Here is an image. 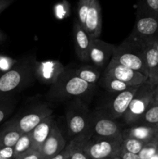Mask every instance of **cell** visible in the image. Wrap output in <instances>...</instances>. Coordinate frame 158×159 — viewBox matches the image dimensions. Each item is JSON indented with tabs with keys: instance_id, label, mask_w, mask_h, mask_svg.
I'll return each instance as SVG.
<instances>
[{
	"instance_id": "obj_1",
	"label": "cell",
	"mask_w": 158,
	"mask_h": 159,
	"mask_svg": "<svg viewBox=\"0 0 158 159\" xmlns=\"http://www.w3.org/2000/svg\"><path fill=\"white\" fill-rule=\"evenodd\" d=\"M128 37L142 48L158 40V13L149 9L143 0L138 3L136 21Z\"/></svg>"
},
{
	"instance_id": "obj_2",
	"label": "cell",
	"mask_w": 158,
	"mask_h": 159,
	"mask_svg": "<svg viewBox=\"0 0 158 159\" xmlns=\"http://www.w3.org/2000/svg\"><path fill=\"white\" fill-rule=\"evenodd\" d=\"M94 86L76 76L73 70H65L58 80L53 84L46 96L55 101L80 98L92 92Z\"/></svg>"
},
{
	"instance_id": "obj_3",
	"label": "cell",
	"mask_w": 158,
	"mask_h": 159,
	"mask_svg": "<svg viewBox=\"0 0 158 159\" xmlns=\"http://www.w3.org/2000/svg\"><path fill=\"white\" fill-rule=\"evenodd\" d=\"M34 63L30 61H17L10 70L0 74V101L9 99L33 80Z\"/></svg>"
},
{
	"instance_id": "obj_4",
	"label": "cell",
	"mask_w": 158,
	"mask_h": 159,
	"mask_svg": "<svg viewBox=\"0 0 158 159\" xmlns=\"http://www.w3.org/2000/svg\"><path fill=\"white\" fill-rule=\"evenodd\" d=\"M111 60L126 68L139 71L148 78V71L143 56V49L129 37L119 46L116 47Z\"/></svg>"
},
{
	"instance_id": "obj_5",
	"label": "cell",
	"mask_w": 158,
	"mask_h": 159,
	"mask_svg": "<svg viewBox=\"0 0 158 159\" xmlns=\"http://www.w3.org/2000/svg\"><path fill=\"white\" fill-rule=\"evenodd\" d=\"M153 89L154 84L148 80L139 86L122 116L125 124L133 126L139 120L146 110L153 102Z\"/></svg>"
},
{
	"instance_id": "obj_6",
	"label": "cell",
	"mask_w": 158,
	"mask_h": 159,
	"mask_svg": "<svg viewBox=\"0 0 158 159\" xmlns=\"http://www.w3.org/2000/svg\"><path fill=\"white\" fill-rule=\"evenodd\" d=\"M122 135L115 138H90L84 146L88 159H104L119 157L122 149Z\"/></svg>"
},
{
	"instance_id": "obj_7",
	"label": "cell",
	"mask_w": 158,
	"mask_h": 159,
	"mask_svg": "<svg viewBox=\"0 0 158 159\" xmlns=\"http://www.w3.org/2000/svg\"><path fill=\"white\" fill-rule=\"evenodd\" d=\"M66 119L70 137L74 138L90 134L91 117L86 107L82 105L72 107L68 110Z\"/></svg>"
},
{
	"instance_id": "obj_8",
	"label": "cell",
	"mask_w": 158,
	"mask_h": 159,
	"mask_svg": "<svg viewBox=\"0 0 158 159\" xmlns=\"http://www.w3.org/2000/svg\"><path fill=\"white\" fill-rule=\"evenodd\" d=\"M104 76H109L125 82L129 86H137L145 83L148 78L137 71L110 61L104 71Z\"/></svg>"
},
{
	"instance_id": "obj_9",
	"label": "cell",
	"mask_w": 158,
	"mask_h": 159,
	"mask_svg": "<svg viewBox=\"0 0 158 159\" xmlns=\"http://www.w3.org/2000/svg\"><path fill=\"white\" fill-rule=\"evenodd\" d=\"M53 110L47 106L43 104L42 106L35 107L28 113L22 115L19 118L12 120L11 122L20 130L22 134L30 133L38 124L44 119L51 116Z\"/></svg>"
},
{
	"instance_id": "obj_10",
	"label": "cell",
	"mask_w": 158,
	"mask_h": 159,
	"mask_svg": "<svg viewBox=\"0 0 158 159\" xmlns=\"http://www.w3.org/2000/svg\"><path fill=\"white\" fill-rule=\"evenodd\" d=\"M65 70L64 66L58 61L48 60L34 63V76L46 85H52L55 83Z\"/></svg>"
},
{
	"instance_id": "obj_11",
	"label": "cell",
	"mask_w": 158,
	"mask_h": 159,
	"mask_svg": "<svg viewBox=\"0 0 158 159\" xmlns=\"http://www.w3.org/2000/svg\"><path fill=\"white\" fill-rule=\"evenodd\" d=\"M116 47L112 43L92 39L89 51V61L94 64L96 68H106L111 61Z\"/></svg>"
},
{
	"instance_id": "obj_12",
	"label": "cell",
	"mask_w": 158,
	"mask_h": 159,
	"mask_svg": "<svg viewBox=\"0 0 158 159\" xmlns=\"http://www.w3.org/2000/svg\"><path fill=\"white\" fill-rule=\"evenodd\" d=\"M67 146V143L64 138L61 130L54 123L49 136L40 147V152L43 159H50L62 152Z\"/></svg>"
},
{
	"instance_id": "obj_13",
	"label": "cell",
	"mask_w": 158,
	"mask_h": 159,
	"mask_svg": "<svg viewBox=\"0 0 158 159\" xmlns=\"http://www.w3.org/2000/svg\"><path fill=\"white\" fill-rule=\"evenodd\" d=\"M120 127L110 118L101 116L96 118L90 126V134L99 138H115L122 135Z\"/></svg>"
},
{
	"instance_id": "obj_14",
	"label": "cell",
	"mask_w": 158,
	"mask_h": 159,
	"mask_svg": "<svg viewBox=\"0 0 158 159\" xmlns=\"http://www.w3.org/2000/svg\"><path fill=\"white\" fill-rule=\"evenodd\" d=\"M102 9L99 0H91L84 29L91 39H99L102 33Z\"/></svg>"
},
{
	"instance_id": "obj_15",
	"label": "cell",
	"mask_w": 158,
	"mask_h": 159,
	"mask_svg": "<svg viewBox=\"0 0 158 159\" xmlns=\"http://www.w3.org/2000/svg\"><path fill=\"white\" fill-rule=\"evenodd\" d=\"M73 31L75 52L77 57L81 61H89V51L92 39L89 37L77 20L74 22Z\"/></svg>"
},
{
	"instance_id": "obj_16",
	"label": "cell",
	"mask_w": 158,
	"mask_h": 159,
	"mask_svg": "<svg viewBox=\"0 0 158 159\" xmlns=\"http://www.w3.org/2000/svg\"><path fill=\"white\" fill-rule=\"evenodd\" d=\"M139 86L140 85L131 86L125 91L118 93L112 101L109 107L110 114L113 119L123 116Z\"/></svg>"
},
{
	"instance_id": "obj_17",
	"label": "cell",
	"mask_w": 158,
	"mask_h": 159,
	"mask_svg": "<svg viewBox=\"0 0 158 159\" xmlns=\"http://www.w3.org/2000/svg\"><path fill=\"white\" fill-rule=\"evenodd\" d=\"M158 127L147 125H133L122 131V139L134 138L145 144L150 143L157 138Z\"/></svg>"
},
{
	"instance_id": "obj_18",
	"label": "cell",
	"mask_w": 158,
	"mask_h": 159,
	"mask_svg": "<svg viewBox=\"0 0 158 159\" xmlns=\"http://www.w3.org/2000/svg\"><path fill=\"white\" fill-rule=\"evenodd\" d=\"M143 56L148 71V81L153 84L158 82V52L155 43H149L143 48Z\"/></svg>"
},
{
	"instance_id": "obj_19",
	"label": "cell",
	"mask_w": 158,
	"mask_h": 159,
	"mask_svg": "<svg viewBox=\"0 0 158 159\" xmlns=\"http://www.w3.org/2000/svg\"><path fill=\"white\" fill-rule=\"evenodd\" d=\"M54 123H55V120L54 119V116L51 115L43 120L30 132L31 136H32L31 148L37 151L40 150V147L43 145L44 141L49 136Z\"/></svg>"
},
{
	"instance_id": "obj_20",
	"label": "cell",
	"mask_w": 158,
	"mask_h": 159,
	"mask_svg": "<svg viewBox=\"0 0 158 159\" xmlns=\"http://www.w3.org/2000/svg\"><path fill=\"white\" fill-rule=\"evenodd\" d=\"M23 134L11 121L0 131V148L14 147Z\"/></svg>"
},
{
	"instance_id": "obj_21",
	"label": "cell",
	"mask_w": 158,
	"mask_h": 159,
	"mask_svg": "<svg viewBox=\"0 0 158 159\" xmlns=\"http://www.w3.org/2000/svg\"><path fill=\"white\" fill-rule=\"evenodd\" d=\"M74 75L85 81V82L91 85H95L98 81L100 78V71L94 67L89 66V65H85V66L78 67L76 69L73 70Z\"/></svg>"
},
{
	"instance_id": "obj_22",
	"label": "cell",
	"mask_w": 158,
	"mask_h": 159,
	"mask_svg": "<svg viewBox=\"0 0 158 159\" xmlns=\"http://www.w3.org/2000/svg\"><path fill=\"white\" fill-rule=\"evenodd\" d=\"M135 125L158 127V102H153Z\"/></svg>"
},
{
	"instance_id": "obj_23",
	"label": "cell",
	"mask_w": 158,
	"mask_h": 159,
	"mask_svg": "<svg viewBox=\"0 0 158 159\" xmlns=\"http://www.w3.org/2000/svg\"><path fill=\"white\" fill-rule=\"evenodd\" d=\"M91 138V135L88 134L81 135V136L73 138L74 147H73L69 159H88L84 151V146Z\"/></svg>"
},
{
	"instance_id": "obj_24",
	"label": "cell",
	"mask_w": 158,
	"mask_h": 159,
	"mask_svg": "<svg viewBox=\"0 0 158 159\" xmlns=\"http://www.w3.org/2000/svg\"><path fill=\"white\" fill-rule=\"evenodd\" d=\"M102 85L108 92L117 93L125 91L127 89L131 87L125 84V82H121L118 79L109 77V76H104L102 80Z\"/></svg>"
},
{
	"instance_id": "obj_25",
	"label": "cell",
	"mask_w": 158,
	"mask_h": 159,
	"mask_svg": "<svg viewBox=\"0 0 158 159\" xmlns=\"http://www.w3.org/2000/svg\"><path fill=\"white\" fill-rule=\"evenodd\" d=\"M32 147V136L31 133L23 134L13 147L15 158L20 154L29 150Z\"/></svg>"
},
{
	"instance_id": "obj_26",
	"label": "cell",
	"mask_w": 158,
	"mask_h": 159,
	"mask_svg": "<svg viewBox=\"0 0 158 159\" xmlns=\"http://www.w3.org/2000/svg\"><path fill=\"white\" fill-rule=\"evenodd\" d=\"M144 145H145V143L137 139L125 138L122 141V150L129 152V153L138 155L140 152V151L142 150Z\"/></svg>"
},
{
	"instance_id": "obj_27",
	"label": "cell",
	"mask_w": 158,
	"mask_h": 159,
	"mask_svg": "<svg viewBox=\"0 0 158 159\" xmlns=\"http://www.w3.org/2000/svg\"><path fill=\"white\" fill-rule=\"evenodd\" d=\"M91 0H79L77 3V21L82 27H85V20L89 10Z\"/></svg>"
},
{
	"instance_id": "obj_28",
	"label": "cell",
	"mask_w": 158,
	"mask_h": 159,
	"mask_svg": "<svg viewBox=\"0 0 158 159\" xmlns=\"http://www.w3.org/2000/svg\"><path fill=\"white\" fill-rule=\"evenodd\" d=\"M158 148V140L157 138L154 141H151L150 143H147L142 150L140 151L138 155H139L140 159H150L156 152Z\"/></svg>"
},
{
	"instance_id": "obj_29",
	"label": "cell",
	"mask_w": 158,
	"mask_h": 159,
	"mask_svg": "<svg viewBox=\"0 0 158 159\" xmlns=\"http://www.w3.org/2000/svg\"><path fill=\"white\" fill-rule=\"evenodd\" d=\"M14 107L15 105L9 99L0 101V124L12 113Z\"/></svg>"
},
{
	"instance_id": "obj_30",
	"label": "cell",
	"mask_w": 158,
	"mask_h": 159,
	"mask_svg": "<svg viewBox=\"0 0 158 159\" xmlns=\"http://www.w3.org/2000/svg\"><path fill=\"white\" fill-rule=\"evenodd\" d=\"M16 63L17 61L0 54V73L2 74L10 70Z\"/></svg>"
},
{
	"instance_id": "obj_31",
	"label": "cell",
	"mask_w": 158,
	"mask_h": 159,
	"mask_svg": "<svg viewBox=\"0 0 158 159\" xmlns=\"http://www.w3.org/2000/svg\"><path fill=\"white\" fill-rule=\"evenodd\" d=\"M14 159H43V158L39 151L29 148V150L17 155Z\"/></svg>"
},
{
	"instance_id": "obj_32",
	"label": "cell",
	"mask_w": 158,
	"mask_h": 159,
	"mask_svg": "<svg viewBox=\"0 0 158 159\" xmlns=\"http://www.w3.org/2000/svg\"><path fill=\"white\" fill-rule=\"evenodd\" d=\"M73 147H74V141L72 140L69 144H67L65 148L60 153H59L58 155L53 157L50 159H69L70 156H71V152H72Z\"/></svg>"
},
{
	"instance_id": "obj_33",
	"label": "cell",
	"mask_w": 158,
	"mask_h": 159,
	"mask_svg": "<svg viewBox=\"0 0 158 159\" xmlns=\"http://www.w3.org/2000/svg\"><path fill=\"white\" fill-rule=\"evenodd\" d=\"M0 156L6 159L15 158L13 147L0 148Z\"/></svg>"
},
{
	"instance_id": "obj_34",
	"label": "cell",
	"mask_w": 158,
	"mask_h": 159,
	"mask_svg": "<svg viewBox=\"0 0 158 159\" xmlns=\"http://www.w3.org/2000/svg\"><path fill=\"white\" fill-rule=\"evenodd\" d=\"M147 7L158 13V0H143Z\"/></svg>"
},
{
	"instance_id": "obj_35",
	"label": "cell",
	"mask_w": 158,
	"mask_h": 159,
	"mask_svg": "<svg viewBox=\"0 0 158 159\" xmlns=\"http://www.w3.org/2000/svg\"><path fill=\"white\" fill-rule=\"evenodd\" d=\"M121 159H140L139 155H136V154L129 153V152H125L121 149L120 155H119Z\"/></svg>"
},
{
	"instance_id": "obj_36",
	"label": "cell",
	"mask_w": 158,
	"mask_h": 159,
	"mask_svg": "<svg viewBox=\"0 0 158 159\" xmlns=\"http://www.w3.org/2000/svg\"><path fill=\"white\" fill-rule=\"evenodd\" d=\"M15 0H0V13L9 7Z\"/></svg>"
},
{
	"instance_id": "obj_37",
	"label": "cell",
	"mask_w": 158,
	"mask_h": 159,
	"mask_svg": "<svg viewBox=\"0 0 158 159\" xmlns=\"http://www.w3.org/2000/svg\"><path fill=\"white\" fill-rule=\"evenodd\" d=\"M153 102H158V82L154 84L153 89Z\"/></svg>"
},
{
	"instance_id": "obj_38",
	"label": "cell",
	"mask_w": 158,
	"mask_h": 159,
	"mask_svg": "<svg viewBox=\"0 0 158 159\" xmlns=\"http://www.w3.org/2000/svg\"><path fill=\"white\" fill-rule=\"evenodd\" d=\"M6 40V35L0 30V44L3 43Z\"/></svg>"
},
{
	"instance_id": "obj_39",
	"label": "cell",
	"mask_w": 158,
	"mask_h": 159,
	"mask_svg": "<svg viewBox=\"0 0 158 159\" xmlns=\"http://www.w3.org/2000/svg\"><path fill=\"white\" fill-rule=\"evenodd\" d=\"M150 159H158V148H157V151H156V153H155L154 155H153Z\"/></svg>"
},
{
	"instance_id": "obj_40",
	"label": "cell",
	"mask_w": 158,
	"mask_h": 159,
	"mask_svg": "<svg viewBox=\"0 0 158 159\" xmlns=\"http://www.w3.org/2000/svg\"><path fill=\"white\" fill-rule=\"evenodd\" d=\"M104 159H121L120 157H116V158H104Z\"/></svg>"
},
{
	"instance_id": "obj_41",
	"label": "cell",
	"mask_w": 158,
	"mask_h": 159,
	"mask_svg": "<svg viewBox=\"0 0 158 159\" xmlns=\"http://www.w3.org/2000/svg\"><path fill=\"white\" fill-rule=\"evenodd\" d=\"M155 44H156V50H157V52H158V40L155 42Z\"/></svg>"
},
{
	"instance_id": "obj_42",
	"label": "cell",
	"mask_w": 158,
	"mask_h": 159,
	"mask_svg": "<svg viewBox=\"0 0 158 159\" xmlns=\"http://www.w3.org/2000/svg\"><path fill=\"white\" fill-rule=\"evenodd\" d=\"M0 159H6V158H2V157L0 156Z\"/></svg>"
},
{
	"instance_id": "obj_43",
	"label": "cell",
	"mask_w": 158,
	"mask_h": 159,
	"mask_svg": "<svg viewBox=\"0 0 158 159\" xmlns=\"http://www.w3.org/2000/svg\"><path fill=\"white\" fill-rule=\"evenodd\" d=\"M157 140H158V134H157Z\"/></svg>"
},
{
	"instance_id": "obj_44",
	"label": "cell",
	"mask_w": 158,
	"mask_h": 159,
	"mask_svg": "<svg viewBox=\"0 0 158 159\" xmlns=\"http://www.w3.org/2000/svg\"><path fill=\"white\" fill-rule=\"evenodd\" d=\"M0 74H1V73H0Z\"/></svg>"
}]
</instances>
